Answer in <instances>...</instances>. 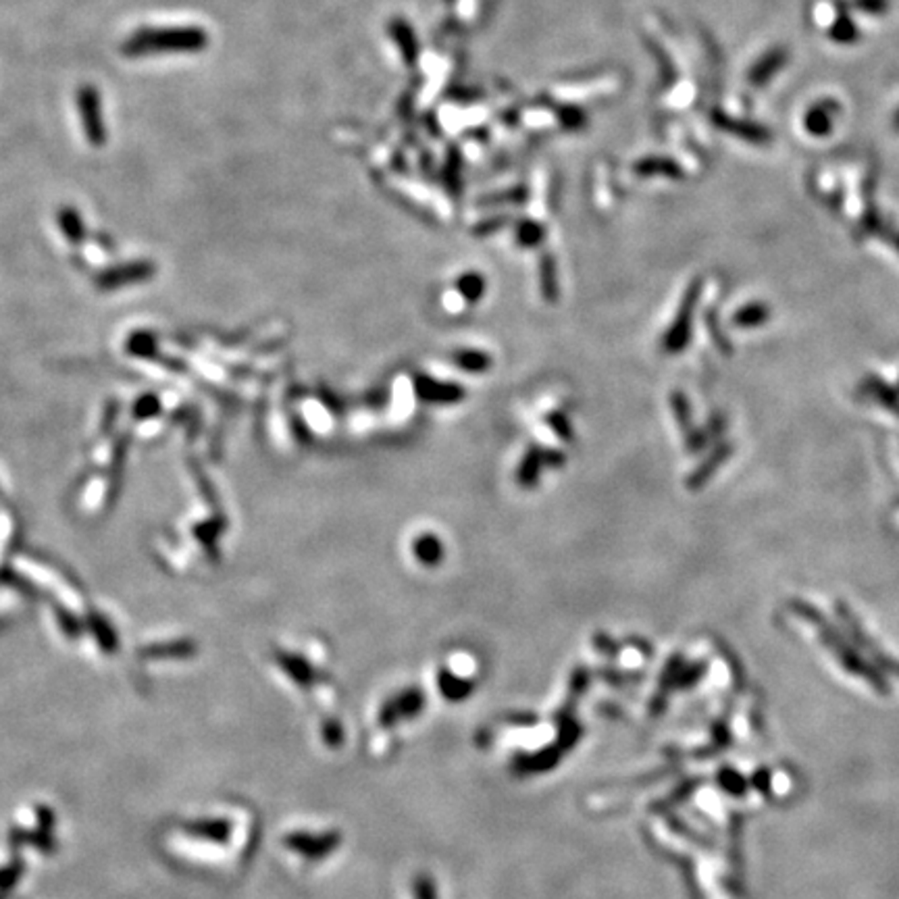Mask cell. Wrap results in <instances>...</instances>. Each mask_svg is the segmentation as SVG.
Segmentation results:
<instances>
[{"mask_svg": "<svg viewBox=\"0 0 899 899\" xmlns=\"http://www.w3.org/2000/svg\"><path fill=\"white\" fill-rule=\"evenodd\" d=\"M206 46V34L198 27H159L140 29L123 44V53L131 57L159 53H196Z\"/></svg>", "mask_w": 899, "mask_h": 899, "instance_id": "6da1fadb", "label": "cell"}, {"mask_svg": "<svg viewBox=\"0 0 899 899\" xmlns=\"http://www.w3.org/2000/svg\"><path fill=\"white\" fill-rule=\"evenodd\" d=\"M78 107H79V115H82L88 142L94 146L105 144L107 129L105 123H102V107H100L98 92L90 86L82 88L78 94Z\"/></svg>", "mask_w": 899, "mask_h": 899, "instance_id": "7a4b0ae2", "label": "cell"}, {"mask_svg": "<svg viewBox=\"0 0 899 899\" xmlns=\"http://www.w3.org/2000/svg\"><path fill=\"white\" fill-rule=\"evenodd\" d=\"M699 287H702V285H698V282L694 285H691L687 298H685V306L681 308V313H679V319H677L673 329H670L668 344H666L670 352H677V348H679L681 344L687 342V337H689V315H691V308H694V302H696V296H698Z\"/></svg>", "mask_w": 899, "mask_h": 899, "instance_id": "3957f363", "label": "cell"}, {"mask_svg": "<svg viewBox=\"0 0 899 899\" xmlns=\"http://www.w3.org/2000/svg\"><path fill=\"white\" fill-rule=\"evenodd\" d=\"M714 121H717L718 128L728 131V134H735L743 140H749V142L760 144V142H766V140L770 138L769 131L756 123L739 121V119H733V117H725V115H717L714 117Z\"/></svg>", "mask_w": 899, "mask_h": 899, "instance_id": "277c9868", "label": "cell"}, {"mask_svg": "<svg viewBox=\"0 0 899 899\" xmlns=\"http://www.w3.org/2000/svg\"><path fill=\"white\" fill-rule=\"evenodd\" d=\"M787 61V53L783 48H775L772 53H769L766 57H762L760 61H758L754 65V69H751L749 73V79H751V84L754 86H762L764 82H769V79L775 76V73L783 67Z\"/></svg>", "mask_w": 899, "mask_h": 899, "instance_id": "5b68a950", "label": "cell"}, {"mask_svg": "<svg viewBox=\"0 0 899 899\" xmlns=\"http://www.w3.org/2000/svg\"><path fill=\"white\" fill-rule=\"evenodd\" d=\"M837 105L835 102H824V105H816L808 110L806 115V129L812 136H827L832 128V108Z\"/></svg>", "mask_w": 899, "mask_h": 899, "instance_id": "8992f818", "label": "cell"}, {"mask_svg": "<svg viewBox=\"0 0 899 899\" xmlns=\"http://www.w3.org/2000/svg\"><path fill=\"white\" fill-rule=\"evenodd\" d=\"M829 36L839 44H847L858 38V29L850 17H839L835 24H832Z\"/></svg>", "mask_w": 899, "mask_h": 899, "instance_id": "52a82bcc", "label": "cell"}, {"mask_svg": "<svg viewBox=\"0 0 899 899\" xmlns=\"http://www.w3.org/2000/svg\"><path fill=\"white\" fill-rule=\"evenodd\" d=\"M769 308L762 306V305H751V306H746V308H741L739 313L735 315V323L737 326H741V327H749V326H758V323H762L769 319Z\"/></svg>", "mask_w": 899, "mask_h": 899, "instance_id": "ba28073f", "label": "cell"}, {"mask_svg": "<svg viewBox=\"0 0 899 899\" xmlns=\"http://www.w3.org/2000/svg\"><path fill=\"white\" fill-rule=\"evenodd\" d=\"M853 9L871 15H883L889 9V0H853Z\"/></svg>", "mask_w": 899, "mask_h": 899, "instance_id": "9c48e42d", "label": "cell"}, {"mask_svg": "<svg viewBox=\"0 0 899 899\" xmlns=\"http://www.w3.org/2000/svg\"><path fill=\"white\" fill-rule=\"evenodd\" d=\"M418 548H423V552H418V556H421L423 560H436L439 556V545L436 540H423L421 543H418Z\"/></svg>", "mask_w": 899, "mask_h": 899, "instance_id": "30bf717a", "label": "cell"}, {"mask_svg": "<svg viewBox=\"0 0 899 899\" xmlns=\"http://www.w3.org/2000/svg\"><path fill=\"white\" fill-rule=\"evenodd\" d=\"M894 128L899 131V110H897L895 117H894Z\"/></svg>", "mask_w": 899, "mask_h": 899, "instance_id": "8fae6325", "label": "cell"}, {"mask_svg": "<svg viewBox=\"0 0 899 899\" xmlns=\"http://www.w3.org/2000/svg\"><path fill=\"white\" fill-rule=\"evenodd\" d=\"M895 246L899 248V235H897V238H895Z\"/></svg>", "mask_w": 899, "mask_h": 899, "instance_id": "7c38bea8", "label": "cell"}]
</instances>
